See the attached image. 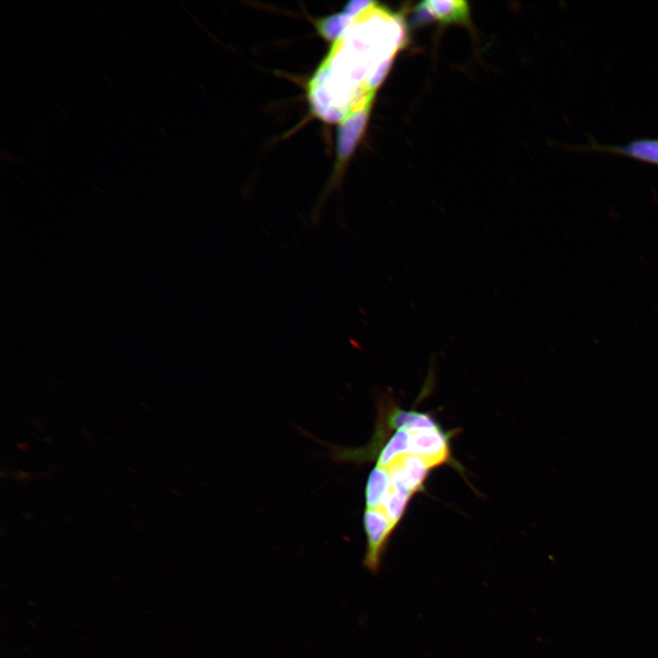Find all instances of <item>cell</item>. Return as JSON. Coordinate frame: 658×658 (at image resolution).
I'll list each match as a JSON object with an SVG mask.
<instances>
[{
    "label": "cell",
    "instance_id": "6da1fadb",
    "mask_svg": "<svg viewBox=\"0 0 658 658\" xmlns=\"http://www.w3.org/2000/svg\"><path fill=\"white\" fill-rule=\"evenodd\" d=\"M382 468L388 472L391 486L414 494L422 488L426 477L434 467L420 457L405 454Z\"/></svg>",
    "mask_w": 658,
    "mask_h": 658
},
{
    "label": "cell",
    "instance_id": "7a4b0ae2",
    "mask_svg": "<svg viewBox=\"0 0 658 658\" xmlns=\"http://www.w3.org/2000/svg\"><path fill=\"white\" fill-rule=\"evenodd\" d=\"M576 149L607 152L658 164V139L641 138L623 145H605L590 141L589 144L578 145Z\"/></svg>",
    "mask_w": 658,
    "mask_h": 658
},
{
    "label": "cell",
    "instance_id": "3957f363",
    "mask_svg": "<svg viewBox=\"0 0 658 658\" xmlns=\"http://www.w3.org/2000/svg\"><path fill=\"white\" fill-rule=\"evenodd\" d=\"M426 10L430 20L436 19L443 24L469 22V6L460 0H429L419 4Z\"/></svg>",
    "mask_w": 658,
    "mask_h": 658
}]
</instances>
